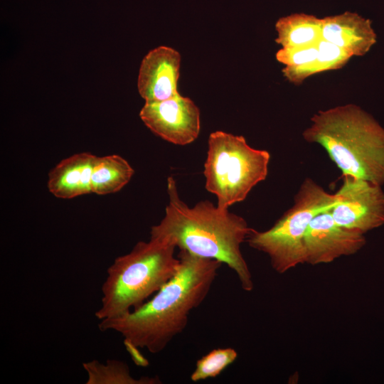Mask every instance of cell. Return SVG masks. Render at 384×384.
I'll list each match as a JSON object with an SVG mask.
<instances>
[{"mask_svg": "<svg viewBox=\"0 0 384 384\" xmlns=\"http://www.w3.org/2000/svg\"><path fill=\"white\" fill-rule=\"evenodd\" d=\"M203 174L206 188L215 195L222 209L243 201L250 191L266 179L270 154L251 147L243 136L212 132L208 141Z\"/></svg>", "mask_w": 384, "mask_h": 384, "instance_id": "cell-5", "label": "cell"}, {"mask_svg": "<svg viewBox=\"0 0 384 384\" xmlns=\"http://www.w3.org/2000/svg\"><path fill=\"white\" fill-rule=\"evenodd\" d=\"M318 67L319 73L343 68L351 56L335 44L321 38L317 42Z\"/></svg>", "mask_w": 384, "mask_h": 384, "instance_id": "cell-18", "label": "cell"}, {"mask_svg": "<svg viewBox=\"0 0 384 384\" xmlns=\"http://www.w3.org/2000/svg\"><path fill=\"white\" fill-rule=\"evenodd\" d=\"M238 358L237 351L230 347L212 350L196 361L191 375L193 382L215 378Z\"/></svg>", "mask_w": 384, "mask_h": 384, "instance_id": "cell-17", "label": "cell"}, {"mask_svg": "<svg viewBox=\"0 0 384 384\" xmlns=\"http://www.w3.org/2000/svg\"><path fill=\"white\" fill-rule=\"evenodd\" d=\"M82 366L87 373L86 384H158L161 383L157 376L134 378L130 373L127 364L119 360L110 359L106 363L92 360L83 363Z\"/></svg>", "mask_w": 384, "mask_h": 384, "instance_id": "cell-16", "label": "cell"}, {"mask_svg": "<svg viewBox=\"0 0 384 384\" xmlns=\"http://www.w3.org/2000/svg\"><path fill=\"white\" fill-rule=\"evenodd\" d=\"M181 55L175 49L161 46L151 50L142 59L137 88L145 102H159L179 95Z\"/></svg>", "mask_w": 384, "mask_h": 384, "instance_id": "cell-10", "label": "cell"}, {"mask_svg": "<svg viewBox=\"0 0 384 384\" xmlns=\"http://www.w3.org/2000/svg\"><path fill=\"white\" fill-rule=\"evenodd\" d=\"M321 18L305 13L281 17L275 23V42L283 48L316 44L321 38Z\"/></svg>", "mask_w": 384, "mask_h": 384, "instance_id": "cell-13", "label": "cell"}, {"mask_svg": "<svg viewBox=\"0 0 384 384\" xmlns=\"http://www.w3.org/2000/svg\"><path fill=\"white\" fill-rule=\"evenodd\" d=\"M96 156L75 154L63 159L48 174V188L55 197L70 199L90 193V181Z\"/></svg>", "mask_w": 384, "mask_h": 384, "instance_id": "cell-12", "label": "cell"}, {"mask_svg": "<svg viewBox=\"0 0 384 384\" xmlns=\"http://www.w3.org/2000/svg\"><path fill=\"white\" fill-rule=\"evenodd\" d=\"M316 43L302 47H282L276 53L277 60L285 65L282 71L289 82L299 85L307 78L319 73Z\"/></svg>", "mask_w": 384, "mask_h": 384, "instance_id": "cell-15", "label": "cell"}, {"mask_svg": "<svg viewBox=\"0 0 384 384\" xmlns=\"http://www.w3.org/2000/svg\"><path fill=\"white\" fill-rule=\"evenodd\" d=\"M302 136L322 146L343 176L384 184V129L361 107L346 104L320 110Z\"/></svg>", "mask_w": 384, "mask_h": 384, "instance_id": "cell-3", "label": "cell"}, {"mask_svg": "<svg viewBox=\"0 0 384 384\" xmlns=\"http://www.w3.org/2000/svg\"><path fill=\"white\" fill-rule=\"evenodd\" d=\"M134 174L133 168L121 156H96L90 181L91 192L97 195L118 192L129 182Z\"/></svg>", "mask_w": 384, "mask_h": 384, "instance_id": "cell-14", "label": "cell"}, {"mask_svg": "<svg viewBox=\"0 0 384 384\" xmlns=\"http://www.w3.org/2000/svg\"><path fill=\"white\" fill-rule=\"evenodd\" d=\"M139 117L153 133L176 145L192 143L200 132L198 107L180 94L163 101L145 102Z\"/></svg>", "mask_w": 384, "mask_h": 384, "instance_id": "cell-8", "label": "cell"}, {"mask_svg": "<svg viewBox=\"0 0 384 384\" xmlns=\"http://www.w3.org/2000/svg\"><path fill=\"white\" fill-rule=\"evenodd\" d=\"M176 246L168 240L138 242L127 254L117 257L107 270L102 285L100 321L121 316L157 292L177 272L180 259Z\"/></svg>", "mask_w": 384, "mask_h": 384, "instance_id": "cell-4", "label": "cell"}, {"mask_svg": "<svg viewBox=\"0 0 384 384\" xmlns=\"http://www.w3.org/2000/svg\"><path fill=\"white\" fill-rule=\"evenodd\" d=\"M126 347L129 353H130L132 357V359L135 361V363L137 365H140V366L147 365V362L145 361L144 357L142 356V355L140 354L138 349L139 348L133 346H129V345H127Z\"/></svg>", "mask_w": 384, "mask_h": 384, "instance_id": "cell-19", "label": "cell"}, {"mask_svg": "<svg viewBox=\"0 0 384 384\" xmlns=\"http://www.w3.org/2000/svg\"><path fill=\"white\" fill-rule=\"evenodd\" d=\"M176 274L139 307L114 319L100 321V331H114L125 346L162 351L186 327L190 312L206 298L222 262L180 250Z\"/></svg>", "mask_w": 384, "mask_h": 384, "instance_id": "cell-1", "label": "cell"}, {"mask_svg": "<svg viewBox=\"0 0 384 384\" xmlns=\"http://www.w3.org/2000/svg\"><path fill=\"white\" fill-rule=\"evenodd\" d=\"M321 19V38L342 48L351 57L364 55L376 43L371 21L356 12L345 11Z\"/></svg>", "mask_w": 384, "mask_h": 384, "instance_id": "cell-11", "label": "cell"}, {"mask_svg": "<svg viewBox=\"0 0 384 384\" xmlns=\"http://www.w3.org/2000/svg\"><path fill=\"white\" fill-rule=\"evenodd\" d=\"M167 183L169 203L165 215L151 228L150 238L168 240L180 250L226 264L237 274L242 289L252 291L254 283L240 245L252 228L242 217L209 201L188 207L179 198L172 176Z\"/></svg>", "mask_w": 384, "mask_h": 384, "instance_id": "cell-2", "label": "cell"}, {"mask_svg": "<svg viewBox=\"0 0 384 384\" xmlns=\"http://www.w3.org/2000/svg\"><path fill=\"white\" fill-rule=\"evenodd\" d=\"M366 242L364 234L338 225L331 208L325 210L313 218L305 234V263H331L341 257L357 253Z\"/></svg>", "mask_w": 384, "mask_h": 384, "instance_id": "cell-9", "label": "cell"}, {"mask_svg": "<svg viewBox=\"0 0 384 384\" xmlns=\"http://www.w3.org/2000/svg\"><path fill=\"white\" fill-rule=\"evenodd\" d=\"M336 202L335 193H329L306 178L295 194L292 206L270 229H252L246 241L252 248L269 257L277 272L285 273L305 263L304 240L311 221Z\"/></svg>", "mask_w": 384, "mask_h": 384, "instance_id": "cell-6", "label": "cell"}, {"mask_svg": "<svg viewBox=\"0 0 384 384\" xmlns=\"http://www.w3.org/2000/svg\"><path fill=\"white\" fill-rule=\"evenodd\" d=\"M335 193L331 208L334 220L342 227L363 234L384 225V191L382 186L349 175Z\"/></svg>", "mask_w": 384, "mask_h": 384, "instance_id": "cell-7", "label": "cell"}]
</instances>
